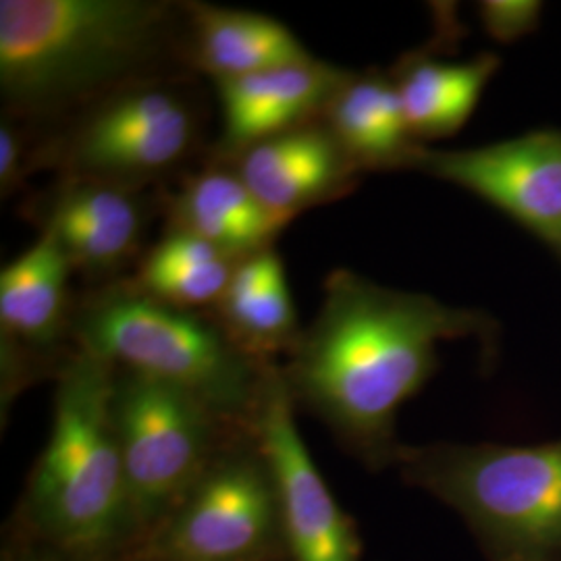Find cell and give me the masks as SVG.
Here are the masks:
<instances>
[{
    "instance_id": "obj_1",
    "label": "cell",
    "mask_w": 561,
    "mask_h": 561,
    "mask_svg": "<svg viewBox=\"0 0 561 561\" xmlns=\"http://www.w3.org/2000/svg\"><path fill=\"white\" fill-rule=\"evenodd\" d=\"M481 310L385 287L347 268L324 280L317 319L280 368L289 393L375 466L396 461V419L439 364L442 341L489 337Z\"/></svg>"
},
{
    "instance_id": "obj_2",
    "label": "cell",
    "mask_w": 561,
    "mask_h": 561,
    "mask_svg": "<svg viewBox=\"0 0 561 561\" xmlns=\"http://www.w3.org/2000/svg\"><path fill=\"white\" fill-rule=\"evenodd\" d=\"M185 4L157 0H2L0 90L11 115L92 106L185 57ZM187 59V57H185Z\"/></svg>"
},
{
    "instance_id": "obj_3",
    "label": "cell",
    "mask_w": 561,
    "mask_h": 561,
    "mask_svg": "<svg viewBox=\"0 0 561 561\" xmlns=\"http://www.w3.org/2000/svg\"><path fill=\"white\" fill-rule=\"evenodd\" d=\"M71 335L115 368L175 385L245 428L273 366L248 354L213 312L164 304L134 280L108 283L81 301Z\"/></svg>"
},
{
    "instance_id": "obj_4",
    "label": "cell",
    "mask_w": 561,
    "mask_h": 561,
    "mask_svg": "<svg viewBox=\"0 0 561 561\" xmlns=\"http://www.w3.org/2000/svg\"><path fill=\"white\" fill-rule=\"evenodd\" d=\"M115 366L78 347L62 364L48 443L27 507L46 539L69 553H99L134 528L113 416Z\"/></svg>"
},
{
    "instance_id": "obj_5",
    "label": "cell",
    "mask_w": 561,
    "mask_h": 561,
    "mask_svg": "<svg viewBox=\"0 0 561 561\" xmlns=\"http://www.w3.org/2000/svg\"><path fill=\"white\" fill-rule=\"evenodd\" d=\"M401 474L518 560L561 547V439L539 445H401Z\"/></svg>"
},
{
    "instance_id": "obj_6",
    "label": "cell",
    "mask_w": 561,
    "mask_h": 561,
    "mask_svg": "<svg viewBox=\"0 0 561 561\" xmlns=\"http://www.w3.org/2000/svg\"><path fill=\"white\" fill-rule=\"evenodd\" d=\"M113 416L134 526L167 520L219 456L227 422L180 387L119 368Z\"/></svg>"
},
{
    "instance_id": "obj_7",
    "label": "cell",
    "mask_w": 561,
    "mask_h": 561,
    "mask_svg": "<svg viewBox=\"0 0 561 561\" xmlns=\"http://www.w3.org/2000/svg\"><path fill=\"white\" fill-rule=\"evenodd\" d=\"M201 131L190 92L171 81H144L92 104L46 159L73 180L140 187L187 161Z\"/></svg>"
},
{
    "instance_id": "obj_8",
    "label": "cell",
    "mask_w": 561,
    "mask_h": 561,
    "mask_svg": "<svg viewBox=\"0 0 561 561\" xmlns=\"http://www.w3.org/2000/svg\"><path fill=\"white\" fill-rule=\"evenodd\" d=\"M283 541L279 502L254 447L221 449L164 520L162 561H266Z\"/></svg>"
},
{
    "instance_id": "obj_9",
    "label": "cell",
    "mask_w": 561,
    "mask_h": 561,
    "mask_svg": "<svg viewBox=\"0 0 561 561\" xmlns=\"http://www.w3.org/2000/svg\"><path fill=\"white\" fill-rule=\"evenodd\" d=\"M250 433L273 477L291 561H360L358 533L301 439L296 401L275 364L266 373Z\"/></svg>"
},
{
    "instance_id": "obj_10",
    "label": "cell",
    "mask_w": 561,
    "mask_h": 561,
    "mask_svg": "<svg viewBox=\"0 0 561 561\" xmlns=\"http://www.w3.org/2000/svg\"><path fill=\"white\" fill-rule=\"evenodd\" d=\"M410 169L491 204L560 256L561 129L461 150L422 146Z\"/></svg>"
},
{
    "instance_id": "obj_11",
    "label": "cell",
    "mask_w": 561,
    "mask_h": 561,
    "mask_svg": "<svg viewBox=\"0 0 561 561\" xmlns=\"http://www.w3.org/2000/svg\"><path fill=\"white\" fill-rule=\"evenodd\" d=\"M231 161L254 196L289 219L319 204L340 201L362 175L322 119L259 141Z\"/></svg>"
},
{
    "instance_id": "obj_12",
    "label": "cell",
    "mask_w": 561,
    "mask_h": 561,
    "mask_svg": "<svg viewBox=\"0 0 561 561\" xmlns=\"http://www.w3.org/2000/svg\"><path fill=\"white\" fill-rule=\"evenodd\" d=\"M352 71L319 59L238 80L217 81L222 134L219 152L233 159L245 148L322 119Z\"/></svg>"
},
{
    "instance_id": "obj_13",
    "label": "cell",
    "mask_w": 561,
    "mask_h": 561,
    "mask_svg": "<svg viewBox=\"0 0 561 561\" xmlns=\"http://www.w3.org/2000/svg\"><path fill=\"white\" fill-rule=\"evenodd\" d=\"M59 240L73 271L106 279L140 252L146 206L140 187L65 178L42 219Z\"/></svg>"
},
{
    "instance_id": "obj_14",
    "label": "cell",
    "mask_w": 561,
    "mask_h": 561,
    "mask_svg": "<svg viewBox=\"0 0 561 561\" xmlns=\"http://www.w3.org/2000/svg\"><path fill=\"white\" fill-rule=\"evenodd\" d=\"M73 266L53 231L41 238L0 273L2 350L48 352L71 333L76 306L69 298Z\"/></svg>"
},
{
    "instance_id": "obj_15",
    "label": "cell",
    "mask_w": 561,
    "mask_h": 561,
    "mask_svg": "<svg viewBox=\"0 0 561 561\" xmlns=\"http://www.w3.org/2000/svg\"><path fill=\"white\" fill-rule=\"evenodd\" d=\"M185 57L215 81L238 80L314 59L280 21L261 13L187 2Z\"/></svg>"
},
{
    "instance_id": "obj_16",
    "label": "cell",
    "mask_w": 561,
    "mask_h": 561,
    "mask_svg": "<svg viewBox=\"0 0 561 561\" xmlns=\"http://www.w3.org/2000/svg\"><path fill=\"white\" fill-rule=\"evenodd\" d=\"M173 227L210 241L227 256L243 261L275 248L294 221L264 206L233 169H206L181 185L171 201Z\"/></svg>"
},
{
    "instance_id": "obj_17",
    "label": "cell",
    "mask_w": 561,
    "mask_h": 561,
    "mask_svg": "<svg viewBox=\"0 0 561 561\" xmlns=\"http://www.w3.org/2000/svg\"><path fill=\"white\" fill-rule=\"evenodd\" d=\"M322 123L362 173L410 169L424 146L408 129L391 76L375 69L352 71L329 102Z\"/></svg>"
},
{
    "instance_id": "obj_18",
    "label": "cell",
    "mask_w": 561,
    "mask_h": 561,
    "mask_svg": "<svg viewBox=\"0 0 561 561\" xmlns=\"http://www.w3.org/2000/svg\"><path fill=\"white\" fill-rule=\"evenodd\" d=\"M500 67L502 59L493 53L461 62L435 59L428 53L403 57L389 76L414 140L422 144L458 134Z\"/></svg>"
},
{
    "instance_id": "obj_19",
    "label": "cell",
    "mask_w": 561,
    "mask_h": 561,
    "mask_svg": "<svg viewBox=\"0 0 561 561\" xmlns=\"http://www.w3.org/2000/svg\"><path fill=\"white\" fill-rule=\"evenodd\" d=\"M213 314L254 358L273 362L280 352L289 354L301 327L279 252L268 248L238 262Z\"/></svg>"
},
{
    "instance_id": "obj_20",
    "label": "cell",
    "mask_w": 561,
    "mask_h": 561,
    "mask_svg": "<svg viewBox=\"0 0 561 561\" xmlns=\"http://www.w3.org/2000/svg\"><path fill=\"white\" fill-rule=\"evenodd\" d=\"M238 262L210 241L180 227H171V231L141 259L138 275L131 280L164 304L198 312L208 308L213 312L221 301Z\"/></svg>"
},
{
    "instance_id": "obj_21",
    "label": "cell",
    "mask_w": 561,
    "mask_h": 561,
    "mask_svg": "<svg viewBox=\"0 0 561 561\" xmlns=\"http://www.w3.org/2000/svg\"><path fill=\"white\" fill-rule=\"evenodd\" d=\"M477 11L484 32L502 44L533 34L542 18V4L535 0H484Z\"/></svg>"
},
{
    "instance_id": "obj_22",
    "label": "cell",
    "mask_w": 561,
    "mask_h": 561,
    "mask_svg": "<svg viewBox=\"0 0 561 561\" xmlns=\"http://www.w3.org/2000/svg\"><path fill=\"white\" fill-rule=\"evenodd\" d=\"M25 136L13 121L0 125V192L11 196L25 175Z\"/></svg>"
},
{
    "instance_id": "obj_23",
    "label": "cell",
    "mask_w": 561,
    "mask_h": 561,
    "mask_svg": "<svg viewBox=\"0 0 561 561\" xmlns=\"http://www.w3.org/2000/svg\"><path fill=\"white\" fill-rule=\"evenodd\" d=\"M560 259H561V254H560Z\"/></svg>"
}]
</instances>
